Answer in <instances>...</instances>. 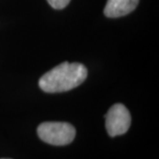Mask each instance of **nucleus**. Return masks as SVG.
Segmentation results:
<instances>
[{"label":"nucleus","mask_w":159,"mask_h":159,"mask_svg":"<svg viewBox=\"0 0 159 159\" xmlns=\"http://www.w3.org/2000/svg\"><path fill=\"white\" fill-rule=\"evenodd\" d=\"M87 76L88 70L82 64L64 62L43 74L38 84L46 93H60L80 86Z\"/></svg>","instance_id":"nucleus-1"},{"label":"nucleus","mask_w":159,"mask_h":159,"mask_svg":"<svg viewBox=\"0 0 159 159\" xmlns=\"http://www.w3.org/2000/svg\"><path fill=\"white\" fill-rule=\"evenodd\" d=\"M37 134L48 144L65 146L74 141L76 130L74 125L66 122H43L37 127Z\"/></svg>","instance_id":"nucleus-2"},{"label":"nucleus","mask_w":159,"mask_h":159,"mask_svg":"<svg viewBox=\"0 0 159 159\" xmlns=\"http://www.w3.org/2000/svg\"><path fill=\"white\" fill-rule=\"evenodd\" d=\"M131 125L129 111L122 103H116L109 109L105 115V127L111 137L125 134Z\"/></svg>","instance_id":"nucleus-3"},{"label":"nucleus","mask_w":159,"mask_h":159,"mask_svg":"<svg viewBox=\"0 0 159 159\" xmlns=\"http://www.w3.org/2000/svg\"><path fill=\"white\" fill-rule=\"evenodd\" d=\"M139 0H107L104 7V15L108 18H119L134 11Z\"/></svg>","instance_id":"nucleus-4"},{"label":"nucleus","mask_w":159,"mask_h":159,"mask_svg":"<svg viewBox=\"0 0 159 159\" xmlns=\"http://www.w3.org/2000/svg\"><path fill=\"white\" fill-rule=\"evenodd\" d=\"M71 0H47L49 5L57 10H61L64 9L66 6L68 5Z\"/></svg>","instance_id":"nucleus-5"},{"label":"nucleus","mask_w":159,"mask_h":159,"mask_svg":"<svg viewBox=\"0 0 159 159\" xmlns=\"http://www.w3.org/2000/svg\"><path fill=\"white\" fill-rule=\"evenodd\" d=\"M1 159H11V158H1Z\"/></svg>","instance_id":"nucleus-6"}]
</instances>
